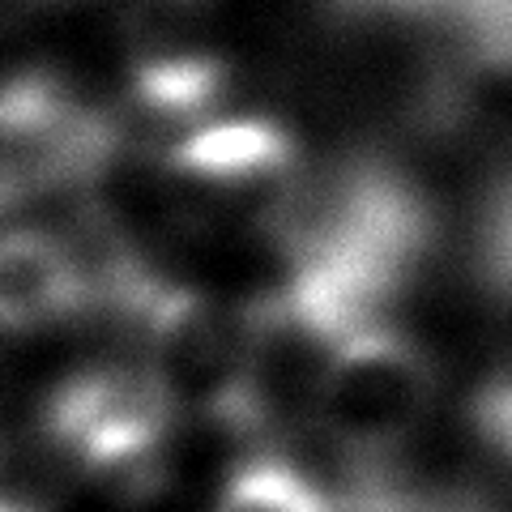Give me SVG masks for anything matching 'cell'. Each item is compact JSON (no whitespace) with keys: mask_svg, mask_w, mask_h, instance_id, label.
I'll return each mask as SVG.
<instances>
[{"mask_svg":"<svg viewBox=\"0 0 512 512\" xmlns=\"http://www.w3.org/2000/svg\"><path fill=\"white\" fill-rule=\"evenodd\" d=\"M180 419V397L146 359H111L77 367L47 389L39 440L77 474L124 500H146L163 487Z\"/></svg>","mask_w":512,"mask_h":512,"instance_id":"obj_1","label":"cell"},{"mask_svg":"<svg viewBox=\"0 0 512 512\" xmlns=\"http://www.w3.org/2000/svg\"><path fill=\"white\" fill-rule=\"evenodd\" d=\"M436 402V355L393 316H376L338 350L312 431L338 457H389L423 436Z\"/></svg>","mask_w":512,"mask_h":512,"instance_id":"obj_2","label":"cell"},{"mask_svg":"<svg viewBox=\"0 0 512 512\" xmlns=\"http://www.w3.org/2000/svg\"><path fill=\"white\" fill-rule=\"evenodd\" d=\"M94 312L86 265L69 235L47 227L0 231V333L26 338Z\"/></svg>","mask_w":512,"mask_h":512,"instance_id":"obj_3","label":"cell"},{"mask_svg":"<svg viewBox=\"0 0 512 512\" xmlns=\"http://www.w3.org/2000/svg\"><path fill=\"white\" fill-rule=\"evenodd\" d=\"M299 146L291 128L265 116H227L184 128L167 146V167L184 180L214 188L269 184L295 167Z\"/></svg>","mask_w":512,"mask_h":512,"instance_id":"obj_4","label":"cell"},{"mask_svg":"<svg viewBox=\"0 0 512 512\" xmlns=\"http://www.w3.org/2000/svg\"><path fill=\"white\" fill-rule=\"evenodd\" d=\"M77 111L69 107L64 73L43 43L13 18H0V141L56 133Z\"/></svg>","mask_w":512,"mask_h":512,"instance_id":"obj_5","label":"cell"},{"mask_svg":"<svg viewBox=\"0 0 512 512\" xmlns=\"http://www.w3.org/2000/svg\"><path fill=\"white\" fill-rule=\"evenodd\" d=\"M210 512H342L329 478L286 448H256L222 478Z\"/></svg>","mask_w":512,"mask_h":512,"instance_id":"obj_6","label":"cell"},{"mask_svg":"<svg viewBox=\"0 0 512 512\" xmlns=\"http://www.w3.org/2000/svg\"><path fill=\"white\" fill-rule=\"evenodd\" d=\"M227 90V64L201 52H175L137 64L133 73V103L163 120L205 116Z\"/></svg>","mask_w":512,"mask_h":512,"instance_id":"obj_7","label":"cell"},{"mask_svg":"<svg viewBox=\"0 0 512 512\" xmlns=\"http://www.w3.org/2000/svg\"><path fill=\"white\" fill-rule=\"evenodd\" d=\"M474 282L495 308L512 312V175L495 180L474 214Z\"/></svg>","mask_w":512,"mask_h":512,"instance_id":"obj_8","label":"cell"},{"mask_svg":"<svg viewBox=\"0 0 512 512\" xmlns=\"http://www.w3.org/2000/svg\"><path fill=\"white\" fill-rule=\"evenodd\" d=\"M466 427L478 448H487L512 470V376H491L474 389L466 406Z\"/></svg>","mask_w":512,"mask_h":512,"instance_id":"obj_9","label":"cell"},{"mask_svg":"<svg viewBox=\"0 0 512 512\" xmlns=\"http://www.w3.org/2000/svg\"><path fill=\"white\" fill-rule=\"evenodd\" d=\"M0 512H39V508H30L26 500H13V495H0Z\"/></svg>","mask_w":512,"mask_h":512,"instance_id":"obj_10","label":"cell"},{"mask_svg":"<svg viewBox=\"0 0 512 512\" xmlns=\"http://www.w3.org/2000/svg\"><path fill=\"white\" fill-rule=\"evenodd\" d=\"M491 512H504V508H491Z\"/></svg>","mask_w":512,"mask_h":512,"instance_id":"obj_11","label":"cell"}]
</instances>
